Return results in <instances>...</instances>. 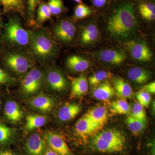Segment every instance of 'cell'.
Wrapping results in <instances>:
<instances>
[{"instance_id": "cell-23", "label": "cell", "mask_w": 155, "mask_h": 155, "mask_svg": "<svg viewBox=\"0 0 155 155\" xmlns=\"http://www.w3.org/2000/svg\"><path fill=\"white\" fill-rule=\"evenodd\" d=\"M127 77L134 83L143 84L149 80L150 74L149 71L141 67H134L128 71Z\"/></svg>"}, {"instance_id": "cell-3", "label": "cell", "mask_w": 155, "mask_h": 155, "mask_svg": "<svg viewBox=\"0 0 155 155\" xmlns=\"http://www.w3.org/2000/svg\"><path fill=\"white\" fill-rule=\"evenodd\" d=\"M28 45L34 57L43 62L53 59L57 53L55 43L45 30L32 31Z\"/></svg>"}, {"instance_id": "cell-13", "label": "cell", "mask_w": 155, "mask_h": 155, "mask_svg": "<svg viewBox=\"0 0 155 155\" xmlns=\"http://www.w3.org/2000/svg\"><path fill=\"white\" fill-rule=\"evenodd\" d=\"M101 128L84 115L75 125V130L78 135L86 137L97 133Z\"/></svg>"}, {"instance_id": "cell-12", "label": "cell", "mask_w": 155, "mask_h": 155, "mask_svg": "<svg viewBox=\"0 0 155 155\" xmlns=\"http://www.w3.org/2000/svg\"><path fill=\"white\" fill-rule=\"evenodd\" d=\"M25 150L28 155H44L46 150L44 140L38 134L34 133L27 139Z\"/></svg>"}, {"instance_id": "cell-21", "label": "cell", "mask_w": 155, "mask_h": 155, "mask_svg": "<svg viewBox=\"0 0 155 155\" xmlns=\"http://www.w3.org/2000/svg\"><path fill=\"white\" fill-rule=\"evenodd\" d=\"M81 110V107L77 104H67L59 110L58 117L62 121L67 122L75 118Z\"/></svg>"}, {"instance_id": "cell-9", "label": "cell", "mask_w": 155, "mask_h": 155, "mask_svg": "<svg viewBox=\"0 0 155 155\" xmlns=\"http://www.w3.org/2000/svg\"><path fill=\"white\" fill-rule=\"evenodd\" d=\"M45 138L51 150L58 155H72V152L65 140L59 134L48 131Z\"/></svg>"}, {"instance_id": "cell-26", "label": "cell", "mask_w": 155, "mask_h": 155, "mask_svg": "<svg viewBox=\"0 0 155 155\" xmlns=\"http://www.w3.org/2000/svg\"><path fill=\"white\" fill-rule=\"evenodd\" d=\"M47 122L45 116L38 115H29L26 117L25 130L30 131L44 126Z\"/></svg>"}, {"instance_id": "cell-38", "label": "cell", "mask_w": 155, "mask_h": 155, "mask_svg": "<svg viewBox=\"0 0 155 155\" xmlns=\"http://www.w3.org/2000/svg\"><path fill=\"white\" fill-rule=\"evenodd\" d=\"M110 0H90L92 5L95 8L101 9L107 5Z\"/></svg>"}, {"instance_id": "cell-4", "label": "cell", "mask_w": 155, "mask_h": 155, "mask_svg": "<svg viewBox=\"0 0 155 155\" xmlns=\"http://www.w3.org/2000/svg\"><path fill=\"white\" fill-rule=\"evenodd\" d=\"M31 32L23 28L19 19L12 18L6 25L4 38L11 44L25 46L29 44Z\"/></svg>"}, {"instance_id": "cell-36", "label": "cell", "mask_w": 155, "mask_h": 155, "mask_svg": "<svg viewBox=\"0 0 155 155\" xmlns=\"http://www.w3.org/2000/svg\"><path fill=\"white\" fill-rule=\"evenodd\" d=\"M40 2V0H28V14L29 22L32 23L35 22V10Z\"/></svg>"}, {"instance_id": "cell-39", "label": "cell", "mask_w": 155, "mask_h": 155, "mask_svg": "<svg viewBox=\"0 0 155 155\" xmlns=\"http://www.w3.org/2000/svg\"><path fill=\"white\" fill-rule=\"evenodd\" d=\"M142 90L147 92L150 94H155V82H151L146 84L143 87Z\"/></svg>"}, {"instance_id": "cell-17", "label": "cell", "mask_w": 155, "mask_h": 155, "mask_svg": "<svg viewBox=\"0 0 155 155\" xmlns=\"http://www.w3.org/2000/svg\"><path fill=\"white\" fill-rule=\"evenodd\" d=\"M136 4L137 13L142 18L148 21L155 19V5L153 2L147 0H138Z\"/></svg>"}, {"instance_id": "cell-28", "label": "cell", "mask_w": 155, "mask_h": 155, "mask_svg": "<svg viewBox=\"0 0 155 155\" xmlns=\"http://www.w3.org/2000/svg\"><path fill=\"white\" fill-rule=\"evenodd\" d=\"M126 122L128 128L134 134H138L141 132L146 125V122L134 118L131 115L127 116Z\"/></svg>"}, {"instance_id": "cell-29", "label": "cell", "mask_w": 155, "mask_h": 155, "mask_svg": "<svg viewBox=\"0 0 155 155\" xmlns=\"http://www.w3.org/2000/svg\"><path fill=\"white\" fill-rule=\"evenodd\" d=\"M111 109L114 113L120 115L130 114L131 108L127 101L119 100L114 101L111 104Z\"/></svg>"}, {"instance_id": "cell-40", "label": "cell", "mask_w": 155, "mask_h": 155, "mask_svg": "<svg viewBox=\"0 0 155 155\" xmlns=\"http://www.w3.org/2000/svg\"><path fill=\"white\" fill-rule=\"evenodd\" d=\"M44 155H58V154L56 153L55 152L51 150V149H48L45 150L44 153Z\"/></svg>"}, {"instance_id": "cell-45", "label": "cell", "mask_w": 155, "mask_h": 155, "mask_svg": "<svg viewBox=\"0 0 155 155\" xmlns=\"http://www.w3.org/2000/svg\"><path fill=\"white\" fill-rule=\"evenodd\" d=\"M1 99H0V106H1Z\"/></svg>"}, {"instance_id": "cell-1", "label": "cell", "mask_w": 155, "mask_h": 155, "mask_svg": "<svg viewBox=\"0 0 155 155\" xmlns=\"http://www.w3.org/2000/svg\"><path fill=\"white\" fill-rule=\"evenodd\" d=\"M107 13L106 30L111 36L126 39L135 32L138 23L135 0H116Z\"/></svg>"}, {"instance_id": "cell-15", "label": "cell", "mask_w": 155, "mask_h": 155, "mask_svg": "<svg viewBox=\"0 0 155 155\" xmlns=\"http://www.w3.org/2000/svg\"><path fill=\"white\" fill-rule=\"evenodd\" d=\"M29 104L35 110L45 113L52 110L54 101L51 97L46 95L40 94L31 99Z\"/></svg>"}, {"instance_id": "cell-6", "label": "cell", "mask_w": 155, "mask_h": 155, "mask_svg": "<svg viewBox=\"0 0 155 155\" xmlns=\"http://www.w3.org/2000/svg\"><path fill=\"white\" fill-rule=\"evenodd\" d=\"M43 81V74L41 70L37 68L31 69L22 79V91L28 95L35 94L41 88Z\"/></svg>"}, {"instance_id": "cell-18", "label": "cell", "mask_w": 155, "mask_h": 155, "mask_svg": "<svg viewBox=\"0 0 155 155\" xmlns=\"http://www.w3.org/2000/svg\"><path fill=\"white\" fill-rule=\"evenodd\" d=\"M99 36V31L95 24L91 23L82 29L81 33L80 41L82 45H87L94 43Z\"/></svg>"}, {"instance_id": "cell-8", "label": "cell", "mask_w": 155, "mask_h": 155, "mask_svg": "<svg viewBox=\"0 0 155 155\" xmlns=\"http://www.w3.org/2000/svg\"><path fill=\"white\" fill-rule=\"evenodd\" d=\"M53 33L60 41L70 43L74 40L76 35V28L71 21L62 19L56 24L53 28Z\"/></svg>"}, {"instance_id": "cell-31", "label": "cell", "mask_w": 155, "mask_h": 155, "mask_svg": "<svg viewBox=\"0 0 155 155\" xmlns=\"http://www.w3.org/2000/svg\"><path fill=\"white\" fill-rule=\"evenodd\" d=\"M111 76V73L105 70H100L89 78V83L91 86H96Z\"/></svg>"}, {"instance_id": "cell-44", "label": "cell", "mask_w": 155, "mask_h": 155, "mask_svg": "<svg viewBox=\"0 0 155 155\" xmlns=\"http://www.w3.org/2000/svg\"><path fill=\"white\" fill-rule=\"evenodd\" d=\"M147 1H152V2H153V0H147Z\"/></svg>"}, {"instance_id": "cell-34", "label": "cell", "mask_w": 155, "mask_h": 155, "mask_svg": "<svg viewBox=\"0 0 155 155\" xmlns=\"http://www.w3.org/2000/svg\"><path fill=\"white\" fill-rule=\"evenodd\" d=\"M131 116L142 121L147 122L146 113L144 107L138 102L134 103L131 110Z\"/></svg>"}, {"instance_id": "cell-43", "label": "cell", "mask_w": 155, "mask_h": 155, "mask_svg": "<svg viewBox=\"0 0 155 155\" xmlns=\"http://www.w3.org/2000/svg\"><path fill=\"white\" fill-rule=\"evenodd\" d=\"M1 23H2V17H1V13L0 11V27L1 26Z\"/></svg>"}, {"instance_id": "cell-33", "label": "cell", "mask_w": 155, "mask_h": 155, "mask_svg": "<svg viewBox=\"0 0 155 155\" xmlns=\"http://www.w3.org/2000/svg\"><path fill=\"white\" fill-rule=\"evenodd\" d=\"M13 136L12 129L5 124L0 123V145L8 143Z\"/></svg>"}, {"instance_id": "cell-5", "label": "cell", "mask_w": 155, "mask_h": 155, "mask_svg": "<svg viewBox=\"0 0 155 155\" xmlns=\"http://www.w3.org/2000/svg\"><path fill=\"white\" fill-rule=\"evenodd\" d=\"M4 61L9 69L18 74L27 72L32 66L30 58L22 53L17 52L8 53L4 58Z\"/></svg>"}, {"instance_id": "cell-11", "label": "cell", "mask_w": 155, "mask_h": 155, "mask_svg": "<svg viewBox=\"0 0 155 155\" xmlns=\"http://www.w3.org/2000/svg\"><path fill=\"white\" fill-rule=\"evenodd\" d=\"M46 79L50 88L55 91H61L67 88V82L63 73L57 69H48Z\"/></svg>"}, {"instance_id": "cell-16", "label": "cell", "mask_w": 155, "mask_h": 155, "mask_svg": "<svg viewBox=\"0 0 155 155\" xmlns=\"http://www.w3.org/2000/svg\"><path fill=\"white\" fill-rule=\"evenodd\" d=\"M71 81V98L82 96L88 91V82L83 75L77 77H70Z\"/></svg>"}, {"instance_id": "cell-24", "label": "cell", "mask_w": 155, "mask_h": 155, "mask_svg": "<svg viewBox=\"0 0 155 155\" xmlns=\"http://www.w3.org/2000/svg\"><path fill=\"white\" fill-rule=\"evenodd\" d=\"M5 113L7 118L14 123L19 122L23 116L22 110L14 101H9L6 103Z\"/></svg>"}, {"instance_id": "cell-7", "label": "cell", "mask_w": 155, "mask_h": 155, "mask_svg": "<svg viewBox=\"0 0 155 155\" xmlns=\"http://www.w3.org/2000/svg\"><path fill=\"white\" fill-rule=\"evenodd\" d=\"M125 45L130 55L136 61L147 62L152 59V53L146 42L143 41H129L126 42Z\"/></svg>"}, {"instance_id": "cell-20", "label": "cell", "mask_w": 155, "mask_h": 155, "mask_svg": "<svg viewBox=\"0 0 155 155\" xmlns=\"http://www.w3.org/2000/svg\"><path fill=\"white\" fill-rule=\"evenodd\" d=\"M67 67L73 72H80L87 70L90 66V62L87 59L78 55H72L67 58Z\"/></svg>"}, {"instance_id": "cell-2", "label": "cell", "mask_w": 155, "mask_h": 155, "mask_svg": "<svg viewBox=\"0 0 155 155\" xmlns=\"http://www.w3.org/2000/svg\"><path fill=\"white\" fill-rule=\"evenodd\" d=\"M125 136L119 130L111 128L103 130L92 139V148L102 153L121 152L125 148Z\"/></svg>"}, {"instance_id": "cell-41", "label": "cell", "mask_w": 155, "mask_h": 155, "mask_svg": "<svg viewBox=\"0 0 155 155\" xmlns=\"http://www.w3.org/2000/svg\"><path fill=\"white\" fill-rule=\"evenodd\" d=\"M0 155H14V154L9 151L5 150L0 152Z\"/></svg>"}, {"instance_id": "cell-19", "label": "cell", "mask_w": 155, "mask_h": 155, "mask_svg": "<svg viewBox=\"0 0 155 155\" xmlns=\"http://www.w3.org/2000/svg\"><path fill=\"white\" fill-rule=\"evenodd\" d=\"M116 92L113 87L107 81L100 84L93 92V95L97 99L106 101L115 95Z\"/></svg>"}, {"instance_id": "cell-42", "label": "cell", "mask_w": 155, "mask_h": 155, "mask_svg": "<svg viewBox=\"0 0 155 155\" xmlns=\"http://www.w3.org/2000/svg\"><path fill=\"white\" fill-rule=\"evenodd\" d=\"M73 1L75 2L78 3V4L83 3V2H82V0H73Z\"/></svg>"}, {"instance_id": "cell-27", "label": "cell", "mask_w": 155, "mask_h": 155, "mask_svg": "<svg viewBox=\"0 0 155 155\" xmlns=\"http://www.w3.org/2000/svg\"><path fill=\"white\" fill-rule=\"evenodd\" d=\"M93 9L83 3L78 4L74 9L73 19L78 20L86 18L93 14Z\"/></svg>"}, {"instance_id": "cell-14", "label": "cell", "mask_w": 155, "mask_h": 155, "mask_svg": "<svg viewBox=\"0 0 155 155\" xmlns=\"http://www.w3.org/2000/svg\"><path fill=\"white\" fill-rule=\"evenodd\" d=\"M84 115L101 129L107 122V110L104 106H97L91 108Z\"/></svg>"}, {"instance_id": "cell-25", "label": "cell", "mask_w": 155, "mask_h": 155, "mask_svg": "<svg viewBox=\"0 0 155 155\" xmlns=\"http://www.w3.org/2000/svg\"><path fill=\"white\" fill-rule=\"evenodd\" d=\"M0 4L3 6L5 12H17L24 16L25 8L23 0H0Z\"/></svg>"}, {"instance_id": "cell-22", "label": "cell", "mask_w": 155, "mask_h": 155, "mask_svg": "<svg viewBox=\"0 0 155 155\" xmlns=\"http://www.w3.org/2000/svg\"><path fill=\"white\" fill-rule=\"evenodd\" d=\"M113 84L116 93L122 98H131L133 96V89L131 86L122 78H115Z\"/></svg>"}, {"instance_id": "cell-10", "label": "cell", "mask_w": 155, "mask_h": 155, "mask_svg": "<svg viewBox=\"0 0 155 155\" xmlns=\"http://www.w3.org/2000/svg\"><path fill=\"white\" fill-rule=\"evenodd\" d=\"M94 55L104 63L115 65L122 64L127 58L125 53L117 50H101L94 53Z\"/></svg>"}, {"instance_id": "cell-32", "label": "cell", "mask_w": 155, "mask_h": 155, "mask_svg": "<svg viewBox=\"0 0 155 155\" xmlns=\"http://www.w3.org/2000/svg\"><path fill=\"white\" fill-rule=\"evenodd\" d=\"M47 5L51 15H60L66 10L63 0H48Z\"/></svg>"}, {"instance_id": "cell-30", "label": "cell", "mask_w": 155, "mask_h": 155, "mask_svg": "<svg viewBox=\"0 0 155 155\" xmlns=\"http://www.w3.org/2000/svg\"><path fill=\"white\" fill-rule=\"evenodd\" d=\"M51 14L47 4L41 1L37 11V21L38 23H42L51 18Z\"/></svg>"}, {"instance_id": "cell-37", "label": "cell", "mask_w": 155, "mask_h": 155, "mask_svg": "<svg viewBox=\"0 0 155 155\" xmlns=\"http://www.w3.org/2000/svg\"><path fill=\"white\" fill-rule=\"evenodd\" d=\"M14 80V78L11 77L2 69L0 68V84L11 83Z\"/></svg>"}, {"instance_id": "cell-35", "label": "cell", "mask_w": 155, "mask_h": 155, "mask_svg": "<svg viewBox=\"0 0 155 155\" xmlns=\"http://www.w3.org/2000/svg\"><path fill=\"white\" fill-rule=\"evenodd\" d=\"M136 97L138 103L143 107H147L149 106L151 97L149 93L143 90L140 91L137 93Z\"/></svg>"}]
</instances>
